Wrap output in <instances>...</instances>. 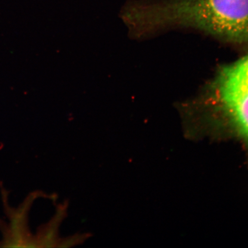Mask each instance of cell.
<instances>
[{
  "mask_svg": "<svg viewBox=\"0 0 248 248\" xmlns=\"http://www.w3.org/2000/svg\"><path fill=\"white\" fill-rule=\"evenodd\" d=\"M129 9L149 24L193 28L231 42L248 41V0H156Z\"/></svg>",
  "mask_w": 248,
  "mask_h": 248,
  "instance_id": "6da1fadb",
  "label": "cell"
},
{
  "mask_svg": "<svg viewBox=\"0 0 248 248\" xmlns=\"http://www.w3.org/2000/svg\"><path fill=\"white\" fill-rule=\"evenodd\" d=\"M209 92L216 112L248 144V54L223 67Z\"/></svg>",
  "mask_w": 248,
  "mask_h": 248,
  "instance_id": "7a4b0ae2",
  "label": "cell"
},
{
  "mask_svg": "<svg viewBox=\"0 0 248 248\" xmlns=\"http://www.w3.org/2000/svg\"><path fill=\"white\" fill-rule=\"evenodd\" d=\"M88 237V235L77 234L72 237L66 238L58 244L57 247L60 248H68L76 246L77 244L82 243Z\"/></svg>",
  "mask_w": 248,
  "mask_h": 248,
  "instance_id": "3957f363",
  "label": "cell"
}]
</instances>
